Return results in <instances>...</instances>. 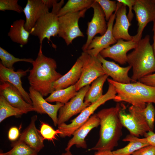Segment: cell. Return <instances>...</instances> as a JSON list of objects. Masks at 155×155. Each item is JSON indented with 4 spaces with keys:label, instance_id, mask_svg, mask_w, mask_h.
<instances>
[{
    "label": "cell",
    "instance_id": "obj_1",
    "mask_svg": "<svg viewBox=\"0 0 155 155\" xmlns=\"http://www.w3.org/2000/svg\"><path fill=\"white\" fill-rule=\"evenodd\" d=\"M123 106L118 103L115 107L103 109L98 112L100 120L99 138L95 145L88 151H112L118 146L123 134V126L119 115Z\"/></svg>",
    "mask_w": 155,
    "mask_h": 155
},
{
    "label": "cell",
    "instance_id": "obj_2",
    "mask_svg": "<svg viewBox=\"0 0 155 155\" xmlns=\"http://www.w3.org/2000/svg\"><path fill=\"white\" fill-rule=\"evenodd\" d=\"M42 49V45H40L37 56L32 64L33 67L29 70L28 78L30 86L44 97L54 91V83L63 75L56 71L55 60L44 55Z\"/></svg>",
    "mask_w": 155,
    "mask_h": 155
},
{
    "label": "cell",
    "instance_id": "obj_3",
    "mask_svg": "<svg viewBox=\"0 0 155 155\" xmlns=\"http://www.w3.org/2000/svg\"><path fill=\"white\" fill-rule=\"evenodd\" d=\"M127 63L132 68L131 78L133 82L155 72V55L149 35L137 42L135 48L127 54Z\"/></svg>",
    "mask_w": 155,
    "mask_h": 155
},
{
    "label": "cell",
    "instance_id": "obj_4",
    "mask_svg": "<svg viewBox=\"0 0 155 155\" xmlns=\"http://www.w3.org/2000/svg\"><path fill=\"white\" fill-rule=\"evenodd\" d=\"M117 93L114 86L108 83V87L106 92L96 102L91 104L86 108L69 124L65 123L58 126L61 132L59 134L62 138L70 137L81 126L85 123L93 115L94 111L100 106L111 100L114 101L117 98Z\"/></svg>",
    "mask_w": 155,
    "mask_h": 155
},
{
    "label": "cell",
    "instance_id": "obj_5",
    "mask_svg": "<svg viewBox=\"0 0 155 155\" xmlns=\"http://www.w3.org/2000/svg\"><path fill=\"white\" fill-rule=\"evenodd\" d=\"M125 109L123 105L119 112V117L123 126L127 129L130 134L137 137H146L148 132H152L145 119L142 109L131 105L128 108V113Z\"/></svg>",
    "mask_w": 155,
    "mask_h": 155
},
{
    "label": "cell",
    "instance_id": "obj_6",
    "mask_svg": "<svg viewBox=\"0 0 155 155\" xmlns=\"http://www.w3.org/2000/svg\"><path fill=\"white\" fill-rule=\"evenodd\" d=\"M88 9H86L76 12L70 13L59 17V29L58 36L63 39L67 45L72 43L75 38L84 37L80 30L78 22L81 18H84Z\"/></svg>",
    "mask_w": 155,
    "mask_h": 155
},
{
    "label": "cell",
    "instance_id": "obj_7",
    "mask_svg": "<svg viewBox=\"0 0 155 155\" xmlns=\"http://www.w3.org/2000/svg\"><path fill=\"white\" fill-rule=\"evenodd\" d=\"M82 66L80 78L75 85L78 92L83 87L90 84L98 78L105 74L101 62L97 57L83 52L79 57Z\"/></svg>",
    "mask_w": 155,
    "mask_h": 155
},
{
    "label": "cell",
    "instance_id": "obj_8",
    "mask_svg": "<svg viewBox=\"0 0 155 155\" xmlns=\"http://www.w3.org/2000/svg\"><path fill=\"white\" fill-rule=\"evenodd\" d=\"M59 11L52 8V11L42 16L37 21L30 32V34L37 37L40 45L45 38L50 40L51 37L58 35L59 29Z\"/></svg>",
    "mask_w": 155,
    "mask_h": 155
},
{
    "label": "cell",
    "instance_id": "obj_9",
    "mask_svg": "<svg viewBox=\"0 0 155 155\" xmlns=\"http://www.w3.org/2000/svg\"><path fill=\"white\" fill-rule=\"evenodd\" d=\"M137 21V33L132 36L137 42L142 38L144 29L148 24L155 19V0H136L133 7Z\"/></svg>",
    "mask_w": 155,
    "mask_h": 155
},
{
    "label": "cell",
    "instance_id": "obj_10",
    "mask_svg": "<svg viewBox=\"0 0 155 155\" xmlns=\"http://www.w3.org/2000/svg\"><path fill=\"white\" fill-rule=\"evenodd\" d=\"M90 87V85H87L81 88L74 97L60 108L58 115V126L81 113L91 104L84 102L85 95Z\"/></svg>",
    "mask_w": 155,
    "mask_h": 155
},
{
    "label": "cell",
    "instance_id": "obj_11",
    "mask_svg": "<svg viewBox=\"0 0 155 155\" xmlns=\"http://www.w3.org/2000/svg\"><path fill=\"white\" fill-rule=\"evenodd\" d=\"M107 80L114 86L117 94L115 101L126 102L141 109L145 107L146 104L143 102L133 83H119L108 78Z\"/></svg>",
    "mask_w": 155,
    "mask_h": 155
},
{
    "label": "cell",
    "instance_id": "obj_12",
    "mask_svg": "<svg viewBox=\"0 0 155 155\" xmlns=\"http://www.w3.org/2000/svg\"><path fill=\"white\" fill-rule=\"evenodd\" d=\"M94 11L92 18L88 23L86 34L87 39L82 47L83 52L85 51L91 42L97 34L103 35L106 32L107 28L104 12L100 5L94 0L91 7Z\"/></svg>",
    "mask_w": 155,
    "mask_h": 155
},
{
    "label": "cell",
    "instance_id": "obj_13",
    "mask_svg": "<svg viewBox=\"0 0 155 155\" xmlns=\"http://www.w3.org/2000/svg\"><path fill=\"white\" fill-rule=\"evenodd\" d=\"M122 5L121 3H117V9L108 21L107 29L106 32L103 35L95 36L84 52L97 57L102 50L110 46L111 45L117 42V40L115 39L113 34V28L117 11Z\"/></svg>",
    "mask_w": 155,
    "mask_h": 155
},
{
    "label": "cell",
    "instance_id": "obj_14",
    "mask_svg": "<svg viewBox=\"0 0 155 155\" xmlns=\"http://www.w3.org/2000/svg\"><path fill=\"white\" fill-rule=\"evenodd\" d=\"M29 94L32 102L35 111L37 113L46 114L52 120L54 125H58L57 113L64 104L56 102L55 104L49 103L38 92L31 87L29 89Z\"/></svg>",
    "mask_w": 155,
    "mask_h": 155
},
{
    "label": "cell",
    "instance_id": "obj_15",
    "mask_svg": "<svg viewBox=\"0 0 155 155\" xmlns=\"http://www.w3.org/2000/svg\"><path fill=\"white\" fill-rule=\"evenodd\" d=\"M137 43L133 40L125 41L119 39L115 44L103 49L99 54L104 58H109L121 65H124L127 63V53L135 49Z\"/></svg>",
    "mask_w": 155,
    "mask_h": 155
},
{
    "label": "cell",
    "instance_id": "obj_16",
    "mask_svg": "<svg viewBox=\"0 0 155 155\" xmlns=\"http://www.w3.org/2000/svg\"><path fill=\"white\" fill-rule=\"evenodd\" d=\"M0 95L11 105L22 110L25 114L35 111L32 105L25 101L19 91L9 82H4L0 84Z\"/></svg>",
    "mask_w": 155,
    "mask_h": 155
},
{
    "label": "cell",
    "instance_id": "obj_17",
    "mask_svg": "<svg viewBox=\"0 0 155 155\" xmlns=\"http://www.w3.org/2000/svg\"><path fill=\"white\" fill-rule=\"evenodd\" d=\"M100 124V119L97 114H93L74 132L73 137L67 144L65 151L70 150L71 147L74 145L78 148L86 149L87 146L85 140L86 137L90 131L98 127Z\"/></svg>",
    "mask_w": 155,
    "mask_h": 155
},
{
    "label": "cell",
    "instance_id": "obj_18",
    "mask_svg": "<svg viewBox=\"0 0 155 155\" xmlns=\"http://www.w3.org/2000/svg\"><path fill=\"white\" fill-rule=\"evenodd\" d=\"M38 119L37 115L33 116L28 126L20 134L19 138L16 142H22L38 153L44 147V140L39 130L36 126V122Z\"/></svg>",
    "mask_w": 155,
    "mask_h": 155
},
{
    "label": "cell",
    "instance_id": "obj_19",
    "mask_svg": "<svg viewBox=\"0 0 155 155\" xmlns=\"http://www.w3.org/2000/svg\"><path fill=\"white\" fill-rule=\"evenodd\" d=\"M29 69L25 70L19 69L15 71L13 69L7 68L0 63V81L1 83L8 82L14 86L19 91L24 99L27 102L32 104L29 93L23 88L21 80L29 71Z\"/></svg>",
    "mask_w": 155,
    "mask_h": 155
},
{
    "label": "cell",
    "instance_id": "obj_20",
    "mask_svg": "<svg viewBox=\"0 0 155 155\" xmlns=\"http://www.w3.org/2000/svg\"><path fill=\"white\" fill-rule=\"evenodd\" d=\"M49 9L42 0H28L23 9L26 17L25 29L30 32L38 20L49 12Z\"/></svg>",
    "mask_w": 155,
    "mask_h": 155
},
{
    "label": "cell",
    "instance_id": "obj_21",
    "mask_svg": "<svg viewBox=\"0 0 155 155\" xmlns=\"http://www.w3.org/2000/svg\"><path fill=\"white\" fill-rule=\"evenodd\" d=\"M97 57L102 64L105 74L111 77L113 80L121 83H131V78L128 75V72L132 68L131 66L121 67L113 61L106 60L100 54Z\"/></svg>",
    "mask_w": 155,
    "mask_h": 155
},
{
    "label": "cell",
    "instance_id": "obj_22",
    "mask_svg": "<svg viewBox=\"0 0 155 155\" xmlns=\"http://www.w3.org/2000/svg\"><path fill=\"white\" fill-rule=\"evenodd\" d=\"M126 6L122 5L117 9L116 14L115 23L113 26V33L117 40L122 39L126 41L133 40L132 36L129 34L128 30L131 24L126 15Z\"/></svg>",
    "mask_w": 155,
    "mask_h": 155
},
{
    "label": "cell",
    "instance_id": "obj_23",
    "mask_svg": "<svg viewBox=\"0 0 155 155\" xmlns=\"http://www.w3.org/2000/svg\"><path fill=\"white\" fill-rule=\"evenodd\" d=\"M82 66V62L78 58L70 70L54 83V91L75 85L80 78Z\"/></svg>",
    "mask_w": 155,
    "mask_h": 155
},
{
    "label": "cell",
    "instance_id": "obj_24",
    "mask_svg": "<svg viewBox=\"0 0 155 155\" xmlns=\"http://www.w3.org/2000/svg\"><path fill=\"white\" fill-rule=\"evenodd\" d=\"M25 21L23 19L16 20L11 26L7 35L13 42L22 46L27 44L30 32L25 28Z\"/></svg>",
    "mask_w": 155,
    "mask_h": 155
},
{
    "label": "cell",
    "instance_id": "obj_25",
    "mask_svg": "<svg viewBox=\"0 0 155 155\" xmlns=\"http://www.w3.org/2000/svg\"><path fill=\"white\" fill-rule=\"evenodd\" d=\"M123 141L129 142L125 147L112 151L114 155H131L136 151L149 145L144 138H140L130 134L126 136Z\"/></svg>",
    "mask_w": 155,
    "mask_h": 155
},
{
    "label": "cell",
    "instance_id": "obj_26",
    "mask_svg": "<svg viewBox=\"0 0 155 155\" xmlns=\"http://www.w3.org/2000/svg\"><path fill=\"white\" fill-rule=\"evenodd\" d=\"M108 77L106 74L104 75L92 82L85 95L84 102L91 104L96 102L102 96L103 86Z\"/></svg>",
    "mask_w": 155,
    "mask_h": 155
},
{
    "label": "cell",
    "instance_id": "obj_27",
    "mask_svg": "<svg viewBox=\"0 0 155 155\" xmlns=\"http://www.w3.org/2000/svg\"><path fill=\"white\" fill-rule=\"evenodd\" d=\"M77 92L75 85H73L54 91L45 99L48 102H59L64 104L74 97Z\"/></svg>",
    "mask_w": 155,
    "mask_h": 155
},
{
    "label": "cell",
    "instance_id": "obj_28",
    "mask_svg": "<svg viewBox=\"0 0 155 155\" xmlns=\"http://www.w3.org/2000/svg\"><path fill=\"white\" fill-rule=\"evenodd\" d=\"M94 0H69L58 12V17L70 13L76 12L89 9L94 2Z\"/></svg>",
    "mask_w": 155,
    "mask_h": 155
},
{
    "label": "cell",
    "instance_id": "obj_29",
    "mask_svg": "<svg viewBox=\"0 0 155 155\" xmlns=\"http://www.w3.org/2000/svg\"><path fill=\"white\" fill-rule=\"evenodd\" d=\"M25 114L22 110L10 104L2 95H0V123L6 119L14 116L21 117Z\"/></svg>",
    "mask_w": 155,
    "mask_h": 155
},
{
    "label": "cell",
    "instance_id": "obj_30",
    "mask_svg": "<svg viewBox=\"0 0 155 155\" xmlns=\"http://www.w3.org/2000/svg\"><path fill=\"white\" fill-rule=\"evenodd\" d=\"M133 83L144 103L155 104V87L146 85L138 81Z\"/></svg>",
    "mask_w": 155,
    "mask_h": 155
},
{
    "label": "cell",
    "instance_id": "obj_31",
    "mask_svg": "<svg viewBox=\"0 0 155 155\" xmlns=\"http://www.w3.org/2000/svg\"><path fill=\"white\" fill-rule=\"evenodd\" d=\"M12 148L10 150L3 152H1L0 155H38V152L24 142H13Z\"/></svg>",
    "mask_w": 155,
    "mask_h": 155
},
{
    "label": "cell",
    "instance_id": "obj_32",
    "mask_svg": "<svg viewBox=\"0 0 155 155\" xmlns=\"http://www.w3.org/2000/svg\"><path fill=\"white\" fill-rule=\"evenodd\" d=\"M0 62L4 66L9 69H13L14 64L18 62H25L31 64L34 60L32 58H17L5 50L0 47Z\"/></svg>",
    "mask_w": 155,
    "mask_h": 155
},
{
    "label": "cell",
    "instance_id": "obj_33",
    "mask_svg": "<svg viewBox=\"0 0 155 155\" xmlns=\"http://www.w3.org/2000/svg\"><path fill=\"white\" fill-rule=\"evenodd\" d=\"M101 7L104 13L106 20H109L111 17L117 9V3L109 0H95Z\"/></svg>",
    "mask_w": 155,
    "mask_h": 155
},
{
    "label": "cell",
    "instance_id": "obj_34",
    "mask_svg": "<svg viewBox=\"0 0 155 155\" xmlns=\"http://www.w3.org/2000/svg\"><path fill=\"white\" fill-rule=\"evenodd\" d=\"M39 132L44 140L52 141L56 139V135L61 133L58 129L55 130L49 124L43 122L41 123Z\"/></svg>",
    "mask_w": 155,
    "mask_h": 155
},
{
    "label": "cell",
    "instance_id": "obj_35",
    "mask_svg": "<svg viewBox=\"0 0 155 155\" xmlns=\"http://www.w3.org/2000/svg\"><path fill=\"white\" fill-rule=\"evenodd\" d=\"M142 112L152 131L153 132L154 128L155 119V108L152 103L146 104L145 107L142 109Z\"/></svg>",
    "mask_w": 155,
    "mask_h": 155
},
{
    "label": "cell",
    "instance_id": "obj_36",
    "mask_svg": "<svg viewBox=\"0 0 155 155\" xmlns=\"http://www.w3.org/2000/svg\"><path fill=\"white\" fill-rule=\"evenodd\" d=\"M18 0H0V11H14L19 13L23 12V9L18 4Z\"/></svg>",
    "mask_w": 155,
    "mask_h": 155
},
{
    "label": "cell",
    "instance_id": "obj_37",
    "mask_svg": "<svg viewBox=\"0 0 155 155\" xmlns=\"http://www.w3.org/2000/svg\"><path fill=\"white\" fill-rule=\"evenodd\" d=\"M131 155H155V146L148 145L136 151Z\"/></svg>",
    "mask_w": 155,
    "mask_h": 155
},
{
    "label": "cell",
    "instance_id": "obj_38",
    "mask_svg": "<svg viewBox=\"0 0 155 155\" xmlns=\"http://www.w3.org/2000/svg\"><path fill=\"white\" fill-rule=\"evenodd\" d=\"M136 1V0H117L118 2L121 3L123 5L127 6L129 7V10L127 17L130 22H131L133 17L134 14L132 11V10Z\"/></svg>",
    "mask_w": 155,
    "mask_h": 155
},
{
    "label": "cell",
    "instance_id": "obj_39",
    "mask_svg": "<svg viewBox=\"0 0 155 155\" xmlns=\"http://www.w3.org/2000/svg\"><path fill=\"white\" fill-rule=\"evenodd\" d=\"M138 81L146 85L155 87V73L144 77Z\"/></svg>",
    "mask_w": 155,
    "mask_h": 155
},
{
    "label": "cell",
    "instance_id": "obj_40",
    "mask_svg": "<svg viewBox=\"0 0 155 155\" xmlns=\"http://www.w3.org/2000/svg\"><path fill=\"white\" fill-rule=\"evenodd\" d=\"M20 135L19 129L15 126L11 127L8 131V137L9 140L11 141H14L16 140Z\"/></svg>",
    "mask_w": 155,
    "mask_h": 155
},
{
    "label": "cell",
    "instance_id": "obj_41",
    "mask_svg": "<svg viewBox=\"0 0 155 155\" xmlns=\"http://www.w3.org/2000/svg\"><path fill=\"white\" fill-rule=\"evenodd\" d=\"M144 138L149 145L155 146V133L153 132H148L147 135Z\"/></svg>",
    "mask_w": 155,
    "mask_h": 155
},
{
    "label": "cell",
    "instance_id": "obj_42",
    "mask_svg": "<svg viewBox=\"0 0 155 155\" xmlns=\"http://www.w3.org/2000/svg\"><path fill=\"white\" fill-rule=\"evenodd\" d=\"M94 155H114L112 151H97L96 152Z\"/></svg>",
    "mask_w": 155,
    "mask_h": 155
},
{
    "label": "cell",
    "instance_id": "obj_43",
    "mask_svg": "<svg viewBox=\"0 0 155 155\" xmlns=\"http://www.w3.org/2000/svg\"><path fill=\"white\" fill-rule=\"evenodd\" d=\"M43 2L46 5L48 8H50L52 7L54 3L56 1V0H42Z\"/></svg>",
    "mask_w": 155,
    "mask_h": 155
},
{
    "label": "cell",
    "instance_id": "obj_44",
    "mask_svg": "<svg viewBox=\"0 0 155 155\" xmlns=\"http://www.w3.org/2000/svg\"><path fill=\"white\" fill-rule=\"evenodd\" d=\"M153 22V25L152 30L154 32V35L153 37V44L152 45V46L155 55V19Z\"/></svg>",
    "mask_w": 155,
    "mask_h": 155
},
{
    "label": "cell",
    "instance_id": "obj_45",
    "mask_svg": "<svg viewBox=\"0 0 155 155\" xmlns=\"http://www.w3.org/2000/svg\"><path fill=\"white\" fill-rule=\"evenodd\" d=\"M60 155H73L70 150L65 151Z\"/></svg>",
    "mask_w": 155,
    "mask_h": 155
}]
</instances>
